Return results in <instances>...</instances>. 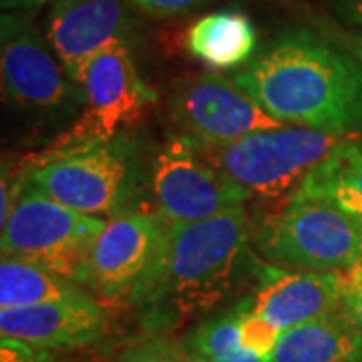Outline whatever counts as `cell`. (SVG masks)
Wrapping results in <instances>:
<instances>
[{
    "label": "cell",
    "mask_w": 362,
    "mask_h": 362,
    "mask_svg": "<svg viewBox=\"0 0 362 362\" xmlns=\"http://www.w3.org/2000/svg\"><path fill=\"white\" fill-rule=\"evenodd\" d=\"M362 354V338L342 310L284 330L268 362H349Z\"/></svg>",
    "instance_id": "obj_16"
},
{
    "label": "cell",
    "mask_w": 362,
    "mask_h": 362,
    "mask_svg": "<svg viewBox=\"0 0 362 362\" xmlns=\"http://www.w3.org/2000/svg\"><path fill=\"white\" fill-rule=\"evenodd\" d=\"M45 350H37L21 340H0V362H42Z\"/></svg>",
    "instance_id": "obj_23"
},
{
    "label": "cell",
    "mask_w": 362,
    "mask_h": 362,
    "mask_svg": "<svg viewBox=\"0 0 362 362\" xmlns=\"http://www.w3.org/2000/svg\"><path fill=\"white\" fill-rule=\"evenodd\" d=\"M47 2L49 0H0L4 13H28V11H35Z\"/></svg>",
    "instance_id": "obj_25"
},
{
    "label": "cell",
    "mask_w": 362,
    "mask_h": 362,
    "mask_svg": "<svg viewBox=\"0 0 362 362\" xmlns=\"http://www.w3.org/2000/svg\"><path fill=\"white\" fill-rule=\"evenodd\" d=\"M26 183L85 216H119L135 194V159L129 141H69L26 171Z\"/></svg>",
    "instance_id": "obj_4"
},
{
    "label": "cell",
    "mask_w": 362,
    "mask_h": 362,
    "mask_svg": "<svg viewBox=\"0 0 362 362\" xmlns=\"http://www.w3.org/2000/svg\"><path fill=\"white\" fill-rule=\"evenodd\" d=\"M349 274L350 282H356V284H362V262H358L352 270L346 272Z\"/></svg>",
    "instance_id": "obj_28"
},
{
    "label": "cell",
    "mask_w": 362,
    "mask_h": 362,
    "mask_svg": "<svg viewBox=\"0 0 362 362\" xmlns=\"http://www.w3.org/2000/svg\"><path fill=\"white\" fill-rule=\"evenodd\" d=\"M135 18L125 0H54L47 16L52 52L73 85L90 61L111 47L135 42Z\"/></svg>",
    "instance_id": "obj_12"
},
{
    "label": "cell",
    "mask_w": 362,
    "mask_h": 362,
    "mask_svg": "<svg viewBox=\"0 0 362 362\" xmlns=\"http://www.w3.org/2000/svg\"><path fill=\"white\" fill-rule=\"evenodd\" d=\"M115 362H199L185 344L171 338L151 337L137 340L119 354Z\"/></svg>",
    "instance_id": "obj_20"
},
{
    "label": "cell",
    "mask_w": 362,
    "mask_h": 362,
    "mask_svg": "<svg viewBox=\"0 0 362 362\" xmlns=\"http://www.w3.org/2000/svg\"><path fill=\"white\" fill-rule=\"evenodd\" d=\"M342 13L349 21L362 28V0H344Z\"/></svg>",
    "instance_id": "obj_26"
},
{
    "label": "cell",
    "mask_w": 362,
    "mask_h": 362,
    "mask_svg": "<svg viewBox=\"0 0 362 362\" xmlns=\"http://www.w3.org/2000/svg\"><path fill=\"white\" fill-rule=\"evenodd\" d=\"M0 228L2 258L25 259L83 288L89 286L90 247L105 228L101 218L69 209L25 183Z\"/></svg>",
    "instance_id": "obj_6"
},
{
    "label": "cell",
    "mask_w": 362,
    "mask_h": 362,
    "mask_svg": "<svg viewBox=\"0 0 362 362\" xmlns=\"http://www.w3.org/2000/svg\"><path fill=\"white\" fill-rule=\"evenodd\" d=\"M171 117L187 139L207 147L284 127L233 78L218 73L183 78L171 97Z\"/></svg>",
    "instance_id": "obj_9"
},
{
    "label": "cell",
    "mask_w": 362,
    "mask_h": 362,
    "mask_svg": "<svg viewBox=\"0 0 362 362\" xmlns=\"http://www.w3.org/2000/svg\"><path fill=\"white\" fill-rule=\"evenodd\" d=\"M78 87L85 95L87 113L69 141L119 137V131L137 123L145 109L157 101L156 90L137 71L129 45H117L97 54L85 66Z\"/></svg>",
    "instance_id": "obj_10"
},
{
    "label": "cell",
    "mask_w": 362,
    "mask_h": 362,
    "mask_svg": "<svg viewBox=\"0 0 362 362\" xmlns=\"http://www.w3.org/2000/svg\"><path fill=\"white\" fill-rule=\"evenodd\" d=\"M259 252L302 272H349L362 262V220L337 204L294 194L259 223Z\"/></svg>",
    "instance_id": "obj_5"
},
{
    "label": "cell",
    "mask_w": 362,
    "mask_h": 362,
    "mask_svg": "<svg viewBox=\"0 0 362 362\" xmlns=\"http://www.w3.org/2000/svg\"><path fill=\"white\" fill-rule=\"evenodd\" d=\"M133 6L141 8L143 13L157 16V18H169L180 14L192 13L206 4L209 0H127Z\"/></svg>",
    "instance_id": "obj_22"
},
{
    "label": "cell",
    "mask_w": 362,
    "mask_h": 362,
    "mask_svg": "<svg viewBox=\"0 0 362 362\" xmlns=\"http://www.w3.org/2000/svg\"><path fill=\"white\" fill-rule=\"evenodd\" d=\"M187 51L204 65L228 71L246 66L258 51V30L244 11L209 13L189 26Z\"/></svg>",
    "instance_id": "obj_15"
},
{
    "label": "cell",
    "mask_w": 362,
    "mask_h": 362,
    "mask_svg": "<svg viewBox=\"0 0 362 362\" xmlns=\"http://www.w3.org/2000/svg\"><path fill=\"white\" fill-rule=\"evenodd\" d=\"M87 294L83 286L54 272L16 258L0 262V310L26 308Z\"/></svg>",
    "instance_id": "obj_17"
},
{
    "label": "cell",
    "mask_w": 362,
    "mask_h": 362,
    "mask_svg": "<svg viewBox=\"0 0 362 362\" xmlns=\"http://www.w3.org/2000/svg\"><path fill=\"white\" fill-rule=\"evenodd\" d=\"M296 194L322 197L362 220V139L344 145L298 187Z\"/></svg>",
    "instance_id": "obj_18"
},
{
    "label": "cell",
    "mask_w": 362,
    "mask_h": 362,
    "mask_svg": "<svg viewBox=\"0 0 362 362\" xmlns=\"http://www.w3.org/2000/svg\"><path fill=\"white\" fill-rule=\"evenodd\" d=\"M232 78L282 123L330 133L362 127V65L308 30L276 37Z\"/></svg>",
    "instance_id": "obj_1"
},
{
    "label": "cell",
    "mask_w": 362,
    "mask_h": 362,
    "mask_svg": "<svg viewBox=\"0 0 362 362\" xmlns=\"http://www.w3.org/2000/svg\"><path fill=\"white\" fill-rule=\"evenodd\" d=\"M157 209L171 223H195L242 207L252 195L202 157L192 139L173 135L151 165Z\"/></svg>",
    "instance_id": "obj_8"
},
{
    "label": "cell",
    "mask_w": 362,
    "mask_h": 362,
    "mask_svg": "<svg viewBox=\"0 0 362 362\" xmlns=\"http://www.w3.org/2000/svg\"><path fill=\"white\" fill-rule=\"evenodd\" d=\"M171 221L159 211H123L93 242L89 288L103 300L149 302L165 256Z\"/></svg>",
    "instance_id": "obj_7"
},
{
    "label": "cell",
    "mask_w": 362,
    "mask_h": 362,
    "mask_svg": "<svg viewBox=\"0 0 362 362\" xmlns=\"http://www.w3.org/2000/svg\"><path fill=\"white\" fill-rule=\"evenodd\" d=\"M240 308H242V316H240V342H242V346L262 356V358H268L282 332L274 324L268 322L266 318H262V316L250 310L246 302L240 304Z\"/></svg>",
    "instance_id": "obj_21"
},
{
    "label": "cell",
    "mask_w": 362,
    "mask_h": 362,
    "mask_svg": "<svg viewBox=\"0 0 362 362\" xmlns=\"http://www.w3.org/2000/svg\"><path fill=\"white\" fill-rule=\"evenodd\" d=\"M354 139L352 133L280 127L220 147L194 145L204 159L250 195L280 199L292 197L314 169Z\"/></svg>",
    "instance_id": "obj_3"
},
{
    "label": "cell",
    "mask_w": 362,
    "mask_h": 362,
    "mask_svg": "<svg viewBox=\"0 0 362 362\" xmlns=\"http://www.w3.org/2000/svg\"><path fill=\"white\" fill-rule=\"evenodd\" d=\"M349 362H362V354L361 356H356V358H352V361H349Z\"/></svg>",
    "instance_id": "obj_29"
},
{
    "label": "cell",
    "mask_w": 362,
    "mask_h": 362,
    "mask_svg": "<svg viewBox=\"0 0 362 362\" xmlns=\"http://www.w3.org/2000/svg\"><path fill=\"white\" fill-rule=\"evenodd\" d=\"M350 51H352V54H354V59H356V61L362 65V37H358V39H352V42H350Z\"/></svg>",
    "instance_id": "obj_27"
},
{
    "label": "cell",
    "mask_w": 362,
    "mask_h": 362,
    "mask_svg": "<svg viewBox=\"0 0 362 362\" xmlns=\"http://www.w3.org/2000/svg\"><path fill=\"white\" fill-rule=\"evenodd\" d=\"M340 310H342V314L346 316V320L354 326V330L362 338V284H356V282H350L349 280Z\"/></svg>",
    "instance_id": "obj_24"
},
{
    "label": "cell",
    "mask_w": 362,
    "mask_h": 362,
    "mask_svg": "<svg viewBox=\"0 0 362 362\" xmlns=\"http://www.w3.org/2000/svg\"><path fill=\"white\" fill-rule=\"evenodd\" d=\"M240 316L242 308L220 314L206 320L185 338V346L199 362H268L250 352L240 342Z\"/></svg>",
    "instance_id": "obj_19"
},
{
    "label": "cell",
    "mask_w": 362,
    "mask_h": 362,
    "mask_svg": "<svg viewBox=\"0 0 362 362\" xmlns=\"http://www.w3.org/2000/svg\"><path fill=\"white\" fill-rule=\"evenodd\" d=\"M0 71L4 95L23 107L57 109L75 95L49 40L23 13L0 16Z\"/></svg>",
    "instance_id": "obj_11"
},
{
    "label": "cell",
    "mask_w": 362,
    "mask_h": 362,
    "mask_svg": "<svg viewBox=\"0 0 362 362\" xmlns=\"http://www.w3.org/2000/svg\"><path fill=\"white\" fill-rule=\"evenodd\" d=\"M250 218L242 207L195 223H171L163 272L149 302L180 316L211 310L247 264Z\"/></svg>",
    "instance_id": "obj_2"
},
{
    "label": "cell",
    "mask_w": 362,
    "mask_h": 362,
    "mask_svg": "<svg viewBox=\"0 0 362 362\" xmlns=\"http://www.w3.org/2000/svg\"><path fill=\"white\" fill-rule=\"evenodd\" d=\"M346 286V272H270L246 304L284 332L340 310Z\"/></svg>",
    "instance_id": "obj_13"
},
{
    "label": "cell",
    "mask_w": 362,
    "mask_h": 362,
    "mask_svg": "<svg viewBox=\"0 0 362 362\" xmlns=\"http://www.w3.org/2000/svg\"><path fill=\"white\" fill-rule=\"evenodd\" d=\"M107 316L89 292L26 308L0 310V337L37 350L73 349L99 340Z\"/></svg>",
    "instance_id": "obj_14"
}]
</instances>
